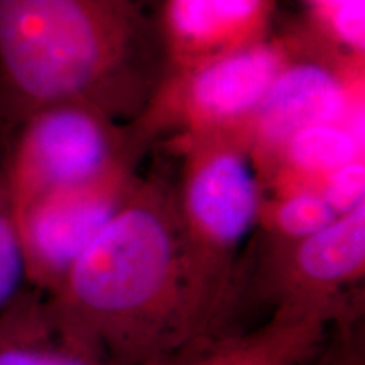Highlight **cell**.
<instances>
[{
  "label": "cell",
  "mask_w": 365,
  "mask_h": 365,
  "mask_svg": "<svg viewBox=\"0 0 365 365\" xmlns=\"http://www.w3.org/2000/svg\"><path fill=\"white\" fill-rule=\"evenodd\" d=\"M240 284L190 244L173 186L135 175L97 239L46 296L117 365H159L225 331Z\"/></svg>",
  "instance_id": "1"
},
{
  "label": "cell",
  "mask_w": 365,
  "mask_h": 365,
  "mask_svg": "<svg viewBox=\"0 0 365 365\" xmlns=\"http://www.w3.org/2000/svg\"><path fill=\"white\" fill-rule=\"evenodd\" d=\"M164 0H0V117L85 103L135 120L168 75Z\"/></svg>",
  "instance_id": "2"
},
{
  "label": "cell",
  "mask_w": 365,
  "mask_h": 365,
  "mask_svg": "<svg viewBox=\"0 0 365 365\" xmlns=\"http://www.w3.org/2000/svg\"><path fill=\"white\" fill-rule=\"evenodd\" d=\"M150 140L85 103L49 105L19 124L6 170L14 213L51 191L137 173Z\"/></svg>",
  "instance_id": "3"
},
{
  "label": "cell",
  "mask_w": 365,
  "mask_h": 365,
  "mask_svg": "<svg viewBox=\"0 0 365 365\" xmlns=\"http://www.w3.org/2000/svg\"><path fill=\"white\" fill-rule=\"evenodd\" d=\"M180 139L182 166L173 191L185 234L213 269L240 277V250L257 228L264 198L249 137L198 134Z\"/></svg>",
  "instance_id": "4"
},
{
  "label": "cell",
  "mask_w": 365,
  "mask_h": 365,
  "mask_svg": "<svg viewBox=\"0 0 365 365\" xmlns=\"http://www.w3.org/2000/svg\"><path fill=\"white\" fill-rule=\"evenodd\" d=\"M287 58L284 36L185 70L168 71L135 124L150 143L164 134H244ZM250 143V140H249Z\"/></svg>",
  "instance_id": "5"
},
{
  "label": "cell",
  "mask_w": 365,
  "mask_h": 365,
  "mask_svg": "<svg viewBox=\"0 0 365 365\" xmlns=\"http://www.w3.org/2000/svg\"><path fill=\"white\" fill-rule=\"evenodd\" d=\"M282 36L286 63L249 132L255 168L303 127L345 124L364 135V58L330 43L307 19Z\"/></svg>",
  "instance_id": "6"
},
{
  "label": "cell",
  "mask_w": 365,
  "mask_h": 365,
  "mask_svg": "<svg viewBox=\"0 0 365 365\" xmlns=\"http://www.w3.org/2000/svg\"><path fill=\"white\" fill-rule=\"evenodd\" d=\"M365 276V203L296 240L262 235L255 289L272 313L344 323Z\"/></svg>",
  "instance_id": "7"
},
{
  "label": "cell",
  "mask_w": 365,
  "mask_h": 365,
  "mask_svg": "<svg viewBox=\"0 0 365 365\" xmlns=\"http://www.w3.org/2000/svg\"><path fill=\"white\" fill-rule=\"evenodd\" d=\"M132 175L51 191L16 212L31 287L51 294L97 239L129 188Z\"/></svg>",
  "instance_id": "8"
},
{
  "label": "cell",
  "mask_w": 365,
  "mask_h": 365,
  "mask_svg": "<svg viewBox=\"0 0 365 365\" xmlns=\"http://www.w3.org/2000/svg\"><path fill=\"white\" fill-rule=\"evenodd\" d=\"M276 0H164L168 71L249 48L272 34Z\"/></svg>",
  "instance_id": "9"
},
{
  "label": "cell",
  "mask_w": 365,
  "mask_h": 365,
  "mask_svg": "<svg viewBox=\"0 0 365 365\" xmlns=\"http://www.w3.org/2000/svg\"><path fill=\"white\" fill-rule=\"evenodd\" d=\"M0 365H117L102 346L66 325L41 291L22 289L0 313Z\"/></svg>",
  "instance_id": "10"
},
{
  "label": "cell",
  "mask_w": 365,
  "mask_h": 365,
  "mask_svg": "<svg viewBox=\"0 0 365 365\" xmlns=\"http://www.w3.org/2000/svg\"><path fill=\"white\" fill-rule=\"evenodd\" d=\"M330 327L318 317L272 313L261 327L225 330L159 365H307L322 350Z\"/></svg>",
  "instance_id": "11"
},
{
  "label": "cell",
  "mask_w": 365,
  "mask_h": 365,
  "mask_svg": "<svg viewBox=\"0 0 365 365\" xmlns=\"http://www.w3.org/2000/svg\"><path fill=\"white\" fill-rule=\"evenodd\" d=\"M336 217L313 188L264 190L257 228L269 239L296 240L319 232Z\"/></svg>",
  "instance_id": "12"
},
{
  "label": "cell",
  "mask_w": 365,
  "mask_h": 365,
  "mask_svg": "<svg viewBox=\"0 0 365 365\" xmlns=\"http://www.w3.org/2000/svg\"><path fill=\"white\" fill-rule=\"evenodd\" d=\"M307 21L354 56H365V0H308Z\"/></svg>",
  "instance_id": "13"
},
{
  "label": "cell",
  "mask_w": 365,
  "mask_h": 365,
  "mask_svg": "<svg viewBox=\"0 0 365 365\" xmlns=\"http://www.w3.org/2000/svg\"><path fill=\"white\" fill-rule=\"evenodd\" d=\"M26 264L16 213L4 173L0 170V313L24 289Z\"/></svg>",
  "instance_id": "14"
},
{
  "label": "cell",
  "mask_w": 365,
  "mask_h": 365,
  "mask_svg": "<svg viewBox=\"0 0 365 365\" xmlns=\"http://www.w3.org/2000/svg\"><path fill=\"white\" fill-rule=\"evenodd\" d=\"M314 190L335 210L336 215L365 203V159H355L322 178Z\"/></svg>",
  "instance_id": "15"
},
{
  "label": "cell",
  "mask_w": 365,
  "mask_h": 365,
  "mask_svg": "<svg viewBox=\"0 0 365 365\" xmlns=\"http://www.w3.org/2000/svg\"><path fill=\"white\" fill-rule=\"evenodd\" d=\"M330 365H362V364L359 362L357 357H345V355H341L339 360H335V362Z\"/></svg>",
  "instance_id": "16"
}]
</instances>
